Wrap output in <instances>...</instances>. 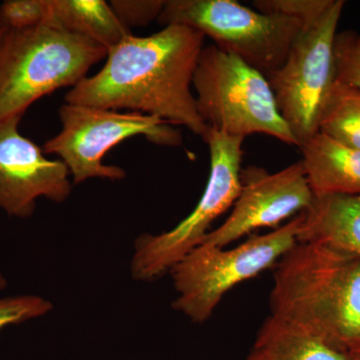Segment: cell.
I'll use <instances>...</instances> for the list:
<instances>
[{"mask_svg":"<svg viewBox=\"0 0 360 360\" xmlns=\"http://www.w3.org/2000/svg\"><path fill=\"white\" fill-rule=\"evenodd\" d=\"M205 37L184 25L165 26L148 37L127 35L108 49L103 68L72 87L66 103L135 111L207 132L193 92L194 71Z\"/></svg>","mask_w":360,"mask_h":360,"instance_id":"6da1fadb","label":"cell"},{"mask_svg":"<svg viewBox=\"0 0 360 360\" xmlns=\"http://www.w3.org/2000/svg\"><path fill=\"white\" fill-rule=\"evenodd\" d=\"M271 316L350 349L360 340V258L297 243L274 267Z\"/></svg>","mask_w":360,"mask_h":360,"instance_id":"7a4b0ae2","label":"cell"},{"mask_svg":"<svg viewBox=\"0 0 360 360\" xmlns=\"http://www.w3.org/2000/svg\"><path fill=\"white\" fill-rule=\"evenodd\" d=\"M108 49L94 40L42 25L0 37V122L22 118L40 98L75 87Z\"/></svg>","mask_w":360,"mask_h":360,"instance_id":"3957f363","label":"cell"},{"mask_svg":"<svg viewBox=\"0 0 360 360\" xmlns=\"http://www.w3.org/2000/svg\"><path fill=\"white\" fill-rule=\"evenodd\" d=\"M198 113L208 129L231 136L265 134L300 148L260 71L215 44L205 45L194 71Z\"/></svg>","mask_w":360,"mask_h":360,"instance_id":"277c9868","label":"cell"},{"mask_svg":"<svg viewBox=\"0 0 360 360\" xmlns=\"http://www.w3.org/2000/svg\"><path fill=\"white\" fill-rule=\"evenodd\" d=\"M302 219L303 212L269 233L251 236L231 250L196 246L170 269L177 293L172 309L195 323L208 321L229 290L276 266L298 243Z\"/></svg>","mask_w":360,"mask_h":360,"instance_id":"5b68a950","label":"cell"},{"mask_svg":"<svg viewBox=\"0 0 360 360\" xmlns=\"http://www.w3.org/2000/svg\"><path fill=\"white\" fill-rule=\"evenodd\" d=\"M203 141L210 148V172L202 196L191 214L174 229L136 238L130 262L134 281L150 283L169 274L180 259L200 245L213 221L238 198L245 139L208 129Z\"/></svg>","mask_w":360,"mask_h":360,"instance_id":"8992f818","label":"cell"},{"mask_svg":"<svg viewBox=\"0 0 360 360\" xmlns=\"http://www.w3.org/2000/svg\"><path fill=\"white\" fill-rule=\"evenodd\" d=\"M61 129L44 142L45 155H56L70 172L72 184L91 179L120 181L127 172L104 165L106 153L134 136H144L158 146L177 148L184 139L179 130L156 116L65 103L59 108Z\"/></svg>","mask_w":360,"mask_h":360,"instance_id":"52a82bcc","label":"cell"},{"mask_svg":"<svg viewBox=\"0 0 360 360\" xmlns=\"http://www.w3.org/2000/svg\"><path fill=\"white\" fill-rule=\"evenodd\" d=\"M158 21L198 30L265 77L283 65L303 28L298 21L259 13L234 0H167Z\"/></svg>","mask_w":360,"mask_h":360,"instance_id":"ba28073f","label":"cell"},{"mask_svg":"<svg viewBox=\"0 0 360 360\" xmlns=\"http://www.w3.org/2000/svg\"><path fill=\"white\" fill-rule=\"evenodd\" d=\"M345 6L335 0L319 22L302 28L283 65L266 77L300 148L319 132L322 108L335 80L333 44Z\"/></svg>","mask_w":360,"mask_h":360,"instance_id":"9c48e42d","label":"cell"},{"mask_svg":"<svg viewBox=\"0 0 360 360\" xmlns=\"http://www.w3.org/2000/svg\"><path fill=\"white\" fill-rule=\"evenodd\" d=\"M314 193L302 161L269 174L264 168L241 170V188L226 220L206 234L200 245H227L264 227L277 226L311 205Z\"/></svg>","mask_w":360,"mask_h":360,"instance_id":"30bf717a","label":"cell"},{"mask_svg":"<svg viewBox=\"0 0 360 360\" xmlns=\"http://www.w3.org/2000/svg\"><path fill=\"white\" fill-rule=\"evenodd\" d=\"M21 118L0 122V212L30 219L39 198L65 202L72 191L70 172L60 160H49L20 132Z\"/></svg>","mask_w":360,"mask_h":360,"instance_id":"8fae6325","label":"cell"},{"mask_svg":"<svg viewBox=\"0 0 360 360\" xmlns=\"http://www.w3.org/2000/svg\"><path fill=\"white\" fill-rule=\"evenodd\" d=\"M297 241L321 243L360 258V194L314 198L303 212Z\"/></svg>","mask_w":360,"mask_h":360,"instance_id":"7c38bea8","label":"cell"},{"mask_svg":"<svg viewBox=\"0 0 360 360\" xmlns=\"http://www.w3.org/2000/svg\"><path fill=\"white\" fill-rule=\"evenodd\" d=\"M314 198L360 194V150L317 132L300 148Z\"/></svg>","mask_w":360,"mask_h":360,"instance_id":"4fadbf2b","label":"cell"},{"mask_svg":"<svg viewBox=\"0 0 360 360\" xmlns=\"http://www.w3.org/2000/svg\"><path fill=\"white\" fill-rule=\"evenodd\" d=\"M46 25L56 26L112 49L131 34L104 0H49Z\"/></svg>","mask_w":360,"mask_h":360,"instance_id":"5bb4252c","label":"cell"},{"mask_svg":"<svg viewBox=\"0 0 360 360\" xmlns=\"http://www.w3.org/2000/svg\"><path fill=\"white\" fill-rule=\"evenodd\" d=\"M255 349L266 360H352L350 350L274 319H265Z\"/></svg>","mask_w":360,"mask_h":360,"instance_id":"9a60e30c","label":"cell"},{"mask_svg":"<svg viewBox=\"0 0 360 360\" xmlns=\"http://www.w3.org/2000/svg\"><path fill=\"white\" fill-rule=\"evenodd\" d=\"M319 132L360 150V90L335 80L322 108Z\"/></svg>","mask_w":360,"mask_h":360,"instance_id":"2e32d148","label":"cell"},{"mask_svg":"<svg viewBox=\"0 0 360 360\" xmlns=\"http://www.w3.org/2000/svg\"><path fill=\"white\" fill-rule=\"evenodd\" d=\"M335 0H255L259 13L291 18L309 27L321 20Z\"/></svg>","mask_w":360,"mask_h":360,"instance_id":"e0dca14e","label":"cell"},{"mask_svg":"<svg viewBox=\"0 0 360 360\" xmlns=\"http://www.w3.org/2000/svg\"><path fill=\"white\" fill-rule=\"evenodd\" d=\"M335 80L360 90V35L352 30L338 33L333 44Z\"/></svg>","mask_w":360,"mask_h":360,"instance_id":"ac0fdd59","label":"cell"},{"mask_svg":"<svg viewBox=\"0 0 360 360\" xmlns=\"http://www.w3.org/2000/svg\"><path fill=\"white\" fill-rule=\"evenodd\" d=\"M53 309L46 298L37 295L0 297V333L9 326L40 319Z\"/></svg>","mask_w":360,"mask_h":360,"instance_id":"d6986e66","label":"cell"},{"mask_svg":"<svg viewBox=\"0 0 360 360\" xmlns=\"http://www.w3.org/2000/svg\"><path fill=\"white\" fill-rule=\"evenodd\" d=\"M49 14V0H6L0 4V16L9 30L46 25Z\"/></svg>","mask_w":360,"mask_h":360,"instance_id":"ffe728a7","label":"cell"},{"mask_svg":"<svg viewBox=\"0 0 360 360\" xmlns=\"http://www.w3.org/2000/svg\"><path fill=\"white\" fill-rule=\"evenodd\" d=\"M167 0H112L110 2L116 16L129 30L146 26L158 20Z\"/></svg>","mask_w":360,"mask_h":360,"instance_id":"44dd1931","label":"cell"},{"mask_svg":"<svg viewBox=\"0 0 360 360\" xmlns=\"http://www.w3.org/2000/svg\"><path fill=\"white\" fill-rule=\"evenodd\" d=\"M350 354H352V360H360V340L355 343L354 347L350 348Z\"/></svg>","mask_w":360,"mask_h":360,"instance_id":"7402d4cb","label":"cell"},{"mask_svg":"<svg viewBox=\"0 0 360 360\" xmlns=\"http://www.w3.org/2000/svg\"><path fill=\"white\" fill-rule=\"evenodd\" d=\"M7 288V279L6 276H4V270L0 266V291L6 290Z\"/></svg>","mask_w":360,"mask_h":360,"instance_id":"603a6c76","label":"cell"},{"mask_svg":"<svg viewBox=\"0 0 360 360\" xmlns=\"http://www.w3.org/2000/svg\"><path fill=\"white\" fill-rule=\"evenodd\" d=\"M248 360H266L264 359V355L260 354L259 352H257V349H253V352H251L250 357H248Z\"/></svg>","mask_w":360,"mask_h":360,"instance_id":"cb8c5ba5","label":"cell"},{"mask_svg":"<svg viewBox=\"0 0 360 360\" xmlns=\"http://www.w3.org/2000/svg\"><path fill=\"white\" fill-rule=\"evenodd\" d=\"M6 30L7 26L6 25V23L4 22V20H2L1 16H0V37H1L2 34L6 32Z\"/></svg>","mask_w":360,"mask_h":360,"instance_id":"d4e9b609","label":"cell"}]
</instances>
